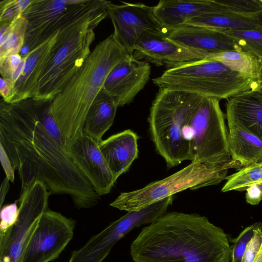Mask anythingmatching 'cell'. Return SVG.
Returning <instances> with one entry per match:
<instances>
[{
    "label": "cell",
    "instance_id": "cell-1",
    "mask_svg": "<svg viewBox=\"0 0 262 262\" xmlns=\"http://www.w3.org/2000/svg\"><path fill=\"white\" fill-rule=\"evenodd\" d=\"M39 100L33 98L0 105V145L17 169L20 195L36 181L52 194L71 196L78 209L95 206L100 198L73 162L65 144L40 121Z\"/></svg>",
    "mask_w": 262,
    "mask_h": 262
},
{
    "label": "cell",
    "instance_id": "cell-2",
    "mask_svg": "<svg viewBox=\"0 0 262 262\" xmlns=\"http://www.w3.org/2000/svg\"><path fill=\"white\" fill-rule=\"evenodd\" d=\"M135 262H229L232 249L221 228L196 213H165L130 245Z\"/></svg>",
    "mask_w": 262,
    "mask_h": 262
},
{
    "label": "cell",
    "instance_id": "cell-3",
    "mask_svg": "<svg viewBox=\"0 0 262 262\" xmlns=\"http://www.w3.org/2000/svg\"><path fill=\"white\" fill-rule=\"evenodd\" d=\"M130 55L113 33L96 45L83 64L52 101V110L66 142L83 134L93 102L113 69Z\"/></svg>",
    "mask_w": 262,
    "mask_h": 262
},
{
    "label": "cell",
    "instance_id": "cell-4",
    "mask_svg": "<svg viewBox=\"0 0 262 262\" xmlns=\"http://www.w3.org/2000/svg\"><path fill=\"white\" fill-rule=\"evenodd\" d=\"M205 97L195 94L159 88L152 102L148 122L151 139L168 168L191 161L184 127Z\"/></svg>",
    "mask_w": 262,
    "mask_h": 262
},
{
    "label": "cell",
    "instance_id": "cell-5",
    "mask_svg": "<svg viewBox=\"0 0 262 262\" xmlns=\"http://www.w3.org/2000/svg\"><path fill=\"white\" fill-rule=\"evenodd\" d=\"M152 82L159 88L185 91L219 100L254 89L256 85L255 80L211 59L166 70Z\"/></svg>",
    "mask_w": 262,
    "mask_h": 262
},
{
    "label": "cell",
    "instance_id": "cell-6",
    "mask_svg": "<svg viewBox=\"0 0 262 262\" xmlns=\"http://www.w3.org/2000/svg\"><path fill=\"white\" fill-rule=\"evenodd\" d=\"M220 100L205 97L184 129L189 143L191 162H200L211 166L241 167L231 158L228 132Z\"/></svg>",
    "mask_w": 262,
    "mask_h": 262
},
{
    "label": "cell",
    "instance_id": "cell-7",
    "mask_svg": "<svg viewBox=\"0 0 262 262\" xmlns=\"http://www.w3.org/2000/svg\"><path fill=\"white\" fill-rule=\"evenodd\" d=\"M105 0H33L23 12L27 25L24 57L60 30L106 8Z\"/></svg>",
    "mask_w": 262,
    "mask_h": 262
},
{
    "label": "cell",
    "instance_id": "cell-8",
    "mask_svg": "<svg viewBox=\"0 0 262 262\" xmlns=\"http://www.w3.org/2000/svg\"><path fill=\"white\" fill-rule=\"evenodd\" d=\"M232 168L191 162L166 178L138 190L121 193L110 205L127 212L138 211L187 189L196 190L219 184L226 179L228 170Z\"/></svg>",
    "mask_w": 262,
    "mask_h": 262
},
{
    "label": "cell",
    "instance_id": "cell-9",
    "mask_svg": "<svg viewBox=\"0 0 262 262\" xmlns=\"http://www.w3.org/2000/svg\"><path fill=\"white\" fill-rule=\"evenodd\" d=\"M108 16L99 15L72 35L57 50L40 78L33 99L52 101L79 71L91 53L95 28Z\"/></svg>",
    "mask_w": 262,
    "mask_h": 262
},
{
    "label": "cell",
    "instance_id": "cell-10",
    "mask_svg": "<svg viewBox=\"0 0 262 262\" xmlns=\"http://www.w3.org/2000/svg\"><path fill=\"white\" fill-rule=\"evenodd\" d=\"M50 194L45 184L36 181L20 195L17 222L5 233H0V262H21L42 214L49 208Z\"/></svg>",
    "mask_w": 262,
    "mask_h": 262
},
{
    "label": "cell",
    "instance_id": "cell-11",
    "mask_svg": "<svg viewBox=\"0 0 262 262\" xmlns=\"http://www.w3.org/2000/svg\"><path fill=\"white\" fill-rule=\"evenodd\" d=\"M76 222L47 209L27 244L21 262H50L58 258L72 239Z\"/></svg>",
    "mask_w": 262,
    "mask_h": 262
},
{
    "label": "cell",
    "instance_id": "cell-12",
    "mask_svg": "<svg viewBox=\"0 0 262 262\" xmlns=\"http://www.w3.org/2000/svg\"><path fill=\"white\" fill-rule=\"evenodd\" d=\"M122 3L116 5L111 2L107 11L114 26L113 34L130 55L145 33H168L155 16L153 7L142 3Z\"/></svg>",
    "mask_w": 262,
    "mask_h": 262
},
{
    "label": "cell",
    "instance_id": "cell-13",
    "mask_svg": "<svg viewBox=\"0 0 262 262\" xmlns=\"http://www.w3.org/2000/svg\"><path fill=\"white\" fill-rule=\"evenodd\" d=\"M78 31L75 26H70L49 38L23 57L21 73L12 86L7 103L18 102L33 98L38 83L50 61L59 48Z\"/></svg>",
    "mask_w": 262,
    "mask_h": 262
},
{
    "label": "cell",
    "instance_id": "cell-14",
    "mask_svg": "<svg viewBox=\"0 0 262 262\" xmlns=\"http://www.w3.org/2000/svg\"><path fill=\"white\" fill-rule=\"evenodd\" d=\"M168 33H145L136 45L132 55L138 60L164 66L167 70L208 59L209 55L205 53L185 48L170 39Z\"/></svg>",
    "mask_w": 262,
    "mask_h": 262
},
{
    "label": "cell",
    "instance_id": "cell-15",
    "mask_svg": "<svg viewBox=\"0 0 262 262\" xmlns=\"http://www.w3.org/2000/svg\"><path fill=\"white\" fill-rule=\"evenodd\" d=\"M66 149L73 162L99 195L108 193L116 180L97 143L83 133L73 141L66 142Z\"/></svg>",
    "mask_w": 262,
    "mask_h": 262
},
{
    "label": "cell",
    "instance_id": "cell-16",
    "mask_svg": "<svg viewBox=\"0 0 262 262\" xmlns=\"http://www.w3.org/2000/svg\"><path fill=\"white\" fill-rule=\"evenodd\" d=\"M149 63L129 55L117 64L106 77L102 90L119 106L132 102L149 79Z\"/></svg>",
    "mask_w": 262,
    "mask_h": 262
},
{
    "label": "cell",
    "instance_id": "cell-17",
    "mask_svg": "<svg viewBox=\"0 0 262 262\" xmlns=\"http://www.w3.org/2000/svg\"><path fill=\"white\" fill-rule=\"evenodd\" d=\"M141 225L142 221L138 214L127 212L92 236L81 248L74 250L68 262H102L117 242Z\"/></svg>",
    "mask_w": 262,
    "mask_h": 262
},
{
    "label": "cell",
    "instance_id": "cell-18",
    "mask_svg": "<svg viewBox=\"0 0 262 262\" xmlns=\"http://www.w3.org/2000/svg\"><path fill=\"white\" fill-rule=\"evenodd\" d=\"M167 37L185 48L209 56L227 51H241L224 30L209 27L184 24L169 31Z\"/></svg>",
    "mask_w": 262,
    "mask_h": 262
},
{
    "label": "cell",
    "instance_id": "cell-19",
    "mask_svg": "<svg viewBox=\"0 0 262 262\" xmlns=\"http://www.w3.org/2000/svg\"><path fill=\"white\" fill-rule=\"evenodd\" d=\"M154 12L168 32L195 17L212 14H229L222 1L161 0Z\"/></svg>",
    "mask_w": 262,
    "mask_h": 262
},
{
    "label": "cell",
    "instance_id": "cell-20",
    "mask_svg": "<svg viewBox=\"0 0 262 262\" xmlns=\"http://www.w3.org/2000/svg\"><path fill=\"white\" fill-rule=\"evenodd\" d=\"M137 135L130 129L114 134L99 143L114 179L127 171L138 156Z\"/></svg>",
    "mask_w": 262,
    "mask_h": 262
},
{
    "label": "cell",
    "instance_id": "cell-21",
    "mask_svg": "<svg viewBox=\"0 0 262 262\" xmlns=\"http://www.w3.org/2000/svg\"><path fill=\"white\" fill-rule=\"evenodd\" d=\"M226 117L235 121L262 140V97L255 90L237 94L227 99Z\"/></svg>",
    "mask_w": 262,
    "mask_h": 262
},
{
    "label": "cell",
    "instance_id": "cell-22",
    "mask_svg": "<svg viewBox=\"0 0 262 262\" xmlns=\"http://www.w3.org/2000/svg\"><path fill=\"white\" fill-rule=\"evenodd\" d=\"M232 160L244 167L262 162V140L239 123L227 119Z\"/></svg>",
    "mask_w": 262,
    "mask_h": 262
},
{
    "label": "cell",
    "instance_id": "cell-23",
    "mask_svg": "<svg viewBox=\"0 0 262 262\" xmlns=\"http://www.w3.org/2000/svg\"><path fill=\"white\" fill-rule=\"evenodd\" d=\"M117 107L111 97L101 89L88 112L83 133L99 143L113 125Z\"/></svg>",
    "mask_w": 262,
    "mask_h": 262
},
{
    "label": "cell",
    "instance_id": "cell-24",
    "mask_svg": "<svg viewBox=\"0 0 262 262\" xmlns=\"http://www.w3.org/2000/svg\"><path fill=\"white\" fill-rule=\"evenodd\" d=\"M185 24L224 31L245 29L262 30V15L247 17L230 14H212L193 18Z\"/></svg>",
    "mask_w": 262,
    "mask_h": 262
},
{
    "label": "cell",
    "instance_id": "cell-25",
    "mask_svg": "<svg viewBox=\"0 0 262 262\" xmlns=\"http://www.w3.org/2000/svg\"><path fill=\"white\" fill-rule=\"evenodd\" d=\"M208 59L220 61L242 75L256 81L260 60L242 51H227L210 55Z\"/></svg>",
    "mask_w": 262,
    "mask_h": 262
},
{
    "label": "cell",
    "instance_id": "cell-26",
    "mask_svg": "<svg viewBox=\"0 0 262 262\" xmlns=\"http://www.w3.org/2000/svg\"><path fill=\"white\" fill-rule=\"evenodd\" d=\"M27 20L22 14L9 25L0 27V59L19 54L23 47Z\"/></svg>",
    "mask_w": 262,
    "mask_h": 262
},
{
    "label": "cell",
    "instance_id": "cell-27",
    "mask_svg": "<svg viewBox=\"0 0 262 262\" xmlns=\"http://www.w3.org/2000/svg\"><path fill=\"white\" fill-rule=\"evenodd\" d=\"M223 192L245 191L250 186L262 181V162L243 167L236 172L226 177Z\"/></svg>",
    "mask_w": 262,
    "mask_h": 262
},
{
    "label": "cell",
    "instance_id": "cell-28",
    "mask_svg": "<svg viewBox=\"0 0 262 262\" xmlns=\"http://www.w3.org/2000/svg\"><path fill=\"white\" fill-rule=\"evenodd\" d=\"M224 31L233 39L241 51L250 53L262 61V30L245 29Z\"/></svg>",
    "mask_w": 262,
    "mask_h": 262
},
{
    "label": "cell",
    "instance_id": "cell-29",
    "mask_svg": "<svg viewBox=\"0 0 262 262\" xmlns=\"http://www.w3.org/2000/svg\"><path fill=\"white\" fill-rule=\"evenodd\" d=\"M32 0H4L0 2V27L9 25L21 15Z\"/></svg>",
    "mask_w": 262,
    "mask_h": 262
},
{
    "label": "cell",
    "instance_id": "cell-30",
    "mask_svg": "<svg viewBox=\"0 0 262 262\" xmlns=\"http://www.w3.org/2000/svg\"><path fill=\"white\" fill-rule=\"evenodd\" d=\"M259 225L260 224L256 223L247 227L236 238L232 249L231 262H242L246 249Z\"/></svg>",
    "mask_w": 262,
    "mask_h": 262
},
{
    "label": "cell",
    "instance_id": "cell-31",
    "mask_svg": "<svg viewBox=\"0 0 262 262\" xmlns=\"http://www.w3.org/2000/svg\"><path fill=\"white\" fill-rule=\"evenodd\" d=\"M19 215V207L16 203L4 206L1 210L0 233H5L16 223Z\"/></svg>",
    "mask_w": 262,
    "mask_h": 262
},
{
    "label": "cell",
    "instance_id": "cell-32",
    "mask_svg": "<svg viewBox=\"0 0 262 262\" xmlns=\"http://www.w3.org/2000/svg\"><path fill=\"white\" fill-rule=\"evenodd\" d=\"M23 60L20 54H15L0 59L1 78L11 81Z\"/></svg>",
    "mask_w": 262,
    "mask_h": 262
},
{
    "label": "cell",
    "instance_id": "cell-33",
    "mask_svg": "<svg viewBox=\"0 0 262 262\" xmlns=\"http://www.w3.org/2000/svg\"><path fill=\"white\" fill-rule=\"evenodd\" d=\"M262 246L261 224L255 229L243 256L242 262H254Z\"/></svg>",
    "mask_w": 262,
    "mask_h": 262
},
{
    "label": "cell",
    "instance_id": "cell-34",
    "mask_svg": "<svg viewBox=\"0 0 262 262\" xmlns=\"http://www.w3.org/2000/svg\"><path fill=\"white\" fill-rule=\"evenodd\" d=\"M1 161L3 169L6 173V177L11 182L14 180L15 169L3 147L0 145Z\"/></svg>",
    "mask_w": 262,
    "mask_h": 262
},
{
    "label": "cell",
    "instance_id": "cell-35",
    "mask_svg": "<svg viewBox=\"0 0 262 262\" xmlns=\"http://www.w3.org/2000/svg\"><path fill=\"white\" fill-rule=\"evenodd\" d=\"M9 180L6 177L3 181L1 186V207L2 206L3 203L5 200V196L8 191L9 187Z\"/></svg>",
    "mask_w": 262,
    "mask_h": 262
},
{
    "label": "cell",
    "instance_id": "cell-36",
    "mask_svg": "<svg viewBox=\"0 0 262 262\" xmlns=\"http://www.w3.org/2000/svg\"><path fill=\"white\" fill-rule=\"evenodd\" d=\"M255 90L262 97V61H260L259 68L256 79V85Z\"/></svg>",
    "mask_w": 262,
    "mask_h": 262
},
{
    "label": "cell",
    "instance_id": "cell-37",
    "mask_svg": "<svg viewBox=\"0 0 262 262\" xmlns=\"http://www.w3.org/2000/svg\"><path fill=\"white\" fill-rule=\"evenodd\" d=\"M253 185L255 186V187L260 196L261 200H262V181L258 182L257 183L254 184Z\"/></svg>",
    "mask_w": 262,
    "mask_h": 262
},
{
    "label": "cell",
    "instance_id": "cell-38",
    "mask_svg": "<svg viewBox=\"0 0 262 262\" xmlns=\"http://www.w3.org/2000/svg\"><path fill=\"white\" fill-rule=\"evenodd\" d=\"M261 228L262 229V224H261ZM254 262H262V246Z\"/></svg>",
    "mask_w": 262,
    "mask_h": 262
},
{
    "label": "cell",
    "instance_id": "cell-39",
    "mask_svg": "<svg viewBox=\"0 0 262 262\" xmlns=\"http://www.w3.org/2000/svg\"><path fill=\"white\" fill-rule=\"evenodd\" d=\"M262 1V0H261Z\"/></svg>",
    "mask_w": 262,
    "mask_h": 262
}]
</instances>
